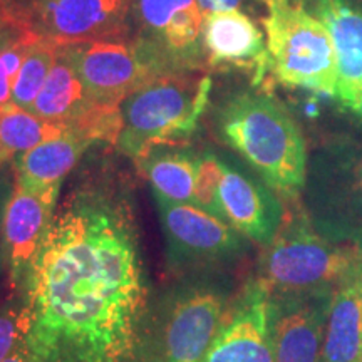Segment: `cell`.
<instances>
[{
    "label": "cell",
    "instance_id": "cell-21",
    "mask_svg": "<svg viewBox=\"0 0 362 362\" xmlns=\"http://www.w3.org/2000/svg\"><path fill=\"white\" fill-rule=\"evenodd\" d=\"M198 161L200 156L189 149L158 146L136 163L151 185L156 200L193 205Z\"/></svg>",
    "mask_w": 362,
    "mask_h": 362
},
{
    "label": "cell",
    "instance_id": "cell-3",
    "mask_svg": "<svg viewBox=\"0 0 362 362\" xmlns=\"http://www.w3.org/2000/svg\"><path fill=\"white\" fill-rule=\"evenodd\" d=\"M361 259L362 248L325 237L293 200L265 245L257 285L270 300L332 291Z\"/></svg>",
    "mask_w": 362,
    "mask_h": 362
},
{
    "label": "cell",
    "instance_id": "cell-1",
    "mask_svg": "<svg viewBox=\"0 0 362 362\" xmlns=\"http://www.w3.org/2000/svg\"><path fill=\"white\" fill-rule=\"evenodd\" d=\"M24 285L22 341L34 362H138L151 297L128 194L101 183L74 189Z\"/></svg>",
    "mask_w": 362,
    "mask_h": 362
},
{
    "label": "cell",
    "instance_id": "cell-15",
    "mask_svg": "<svg viewBox=\"0 0 362 362\" xmlns=\"http://www.w3.org/2000/svg\"><path fill=\"white\" fill-rule=\"evenodd\" d=\"M332 37L337 57L336 99L354 111L362 88V4L359 0H298Z\"/></svg>",
    "mask_w": 362,
    "mask_h": 362
},
{
    "label": "cell",
    "instance_id": "cell-11",
    "mask_svg": "<svg viewBox=\"0 0 362 362\" xmlns=\"http://www.w3.org/2000/svg\"><path fill=\"white\" fill-rule=\"evenodd\" d=\"M61 49L78 72L93 103L119 107L129 94L161 78L131 40L66 44Z\"/></svg>",
    "mask_w": 362,
    "mask_h": 362
},
{
    "label": "cell",
    "instance_id": "cell-31",
    "mask_svg": "<svg viewBox=\"0 0 362 362\" xmlns=\"http://www.w3.org/2000/svg\"><path fill=\"white\" fill-rule=\"evenodd\" d=\"M7 160H12V156H11V153L6 149V146H4L2 141H0V166H2Z\"/></svg>",
    "mask_w": 362,
    "mask_h": 362
},
{
    "label": "cell",
    "instance_id": "cell-22",
    "mask_svg": "<svg viewBox=\"0 0 362 362\" xmlns=\"http://www.w3.org/2000/svg\"><path fill=\"white\" fill-rule=\"evenodd\" d=\"M66 134L69 131L64 124L45 121L13 103L0 110V141L12 158Z\"/></svg>",
    "mask_w": 362,
    "mask_h": 362
},
{
    "label": "cell",
    "instance_id": "cell-25",
    "mask_svg": "<svg viewBox=\"0 0 362 362\" xmlns=\"http://www.w3.org/2000/svg\"><path fill=\"white\" fill-rule=\"evenodd\" d=\"M22 334V307H6L0 310V362L16 349Z\"/></svg>",
    "mask_w": 362,
    "mask_h": 362
},
{
    "label": "cell",
    "instance_id": "cell-28",
    "mask_svg": "<svg viewBox=\"0 0 362 362\" xmlns=\"http://www.w3.org/2000/svg\"><path fill=\"white\" fill-rule=\"evenodd\" d=\"M12 103V81L8 78L6 66L0 59V110Z\"/></svg>",
    "mask_w": 362,
    "mask_h": 362
},
{
    "label": "cell",
    "instance_id": "cell-2",
    "mask_svg": "<svg viewBox=\"0 0 362 362\" xmlns=\"http://www.w3.org/2000/svg\"><path fill=\"white\" fill-rule=\"evenodd\" d=\"M216 133L262 176L272 192L298 200L307 181L304 134L282 104L264 93L232 94L215 115Z\"/></svg>",
    "mask_w": 362,
    "mask_h": 362
},
{
    "label": "cell",
    "instance_id": "cell-18",
    "mask_svg": "<svg viewBox=\"0 0 362 362\" xmlns=\"http://www.w3.org/2000/svg\"><path fill=\"white\" fill-rule=\"evenodd\" d=\"M320 362H362V259L334 287Z\"/></svg>",
    "mask_w": 362,
    "mask_h": 362
},
{
    "label": "cell",
    "instance_id": "cell-24",
    "mask_svg": "<svg viewBox=\"0 0 362 362\" xmlns=\"http://www.w3.org/2000/svg\"><path fill=\"white\" fill-rule=\"evenodd\" d=\"M221 161L214 153H203L198 161L197 185H194L193 205L218 216V183L221 176ZM221 220V218H220Z\"/></svg>",
    "mask_w": 362,
    "mask_h": 362
},
{
    "label": "cell",
    "instance_id": "cell-6",
    "mask_svg": "<svg viewBox=\"0 0 362 362\" xmlns=\"http://www.w3.org/2000/svg\"><path fill=\"white\" fill-rule=\"evenodd\" d=\"M274 78L291 88H302L336 98L337 57L332 37L319 19L298 0H259Z\"/></svg>",
    "mask_w": 362,
    "mask_h": 362
},
{
    "label": "cell",
    "instance_id": "cell-8",
    "mask_svg": "<svg viewBox=\"0 0 362 362\" xmlns=\"http://www.w3.org/2000/svg\"><path fill=\"white\" fill-rule=\"evenodd\" d=\"M309 189L315 228L362 248V144L325 146L312 163Z\"/></svg>",
    "mask_w": 362,
    "mask_h": 362
},
{
    "label": "cell",
    "instance_id": "cell-4",
    "mask_svg": "<svg viewBox=\"0 0 362 362\" xmlns=\"http://www.w3.org/2000/svg\"><path fill=\"white\" fill-rule=\"evenodd\" d=\"M206 71L153 79L121 103L123 129L116 146L134 161L158 146H180L197 133L210 104Z\"/></svg>",
    "mask_w": 362,
    "mask_h": 362
},
{
    "label": "cell",
    "instance_id": "cell-26",
    "mask_svg": "<svg viewBox=\"0 0 362 362\" xmlns=\"http://www.w3.org/2000/svg\"><path fill=\"white\" fill-rule=\"evenodd\" d=\"M250 0H198L203 13L220 11H240Z\"/></svg>",
    "mask_w": 362,
    "mask_h": 362
},
{
    "label": "cell",
    "instance_id": "cell-12",
    "mask_svg": "<svg viewBox=\"0 0 362 362\" xmlns=\"http://www.w3.org/2000/svg\"><path fill=\"white\" fill-rule=\"evenodd\" d=\"M332 291L270 300L275 362H320Z\"/></svg>",
    "mask_w": 362,
    "mask_h": 362
},
{
    "label": "cell",
    "instance_id": "cell-30",
    "mask_svg": "<svg viewBox=\"0 0 362 362\" xmlns=\"http://www.w3.org/2000/svg\"><path fill=\"white\" fill-rule=\"evenodd\" d=\"M7 21H8V13L6 7V0H0V25L6 24Z\"/></svg>",
    "mask_w": 362,
    "mask_h": 362
},
{
    "label": "cell",
    "instance_id": "cell-17",
    "mask_svg": "<svg viewBox=\"0 0 362 362\" xmlns=\"http://www.w3.org/2000/svg\"><path fill=\"white\" fill-rule=\"evenodd\" d=\"M203 362H275L270 298L259 285L221 327Z\"/></svg>",
    "mask_w": 362,
    "mask_h": 362
},
{
    "label": "cell",
    "instance_id": "cell-20",
    "mask_svg": "<svg viewBox=\"0 0 362 362\" xmlns=\"http://www.w3.org/2000/svg\"><path fill=\"white\" fill-rule=\"evenodd\" d=\"M96 103L86 94L78 72L59 45L57 57L30 112L51 123L64 124L67 131Z\"/></svg>",
    "mask_w": 362,
    "mask_h": 362
},
{
    "label": "cell",
    "instance_id": "cell-16",
    "mask_svg": "<svg viewBox=\"0 0 362 362\" xmlns=\"http://www.w3.org/2000/svg\"><path fill=\"white\" fill-rule=\"evenodd\" d=\"M220 218L242 237L253 242H272L284 218V208L270 188L221 163L218 183Z\"/></svg>",
    "mask_w": 362,
    "mask_h": 362
},
{
    "label": "cell",
    "instance_id": "cell-32",
    "mask_svg": "<svg viewBox=\"0 0 362 362\" xmlns=\"http://www.w3.org/2000/svg\"><path fill=\"white\" fill-rule=\"evenodd\" d=\"M352 115H354L356 117H359V119L362 121V88H361V96H359V101H357L354 111H352Z\"/></svg>",
    "mask_w": 362,
    "mask_h": 362
},
{
    "label": "cell",
    "instance_id": "cell-13",
    "mask_svg": "<svg viewBox=\"0 0 362 362\" xmlns=\"http://www.w3.org/2000/svg\"><path fill=\"white\" fill-rule=\"evenodd\" d=\"M206 69H242L260 84L270 69L267 39L242 11H220L203 17Z\"/></svg>",
    "mask_w": 362,
    "mask_h": 362
},
{
    "label": "cell",
    "instance_id": "cell-27",
    "mask_svg": "<svg viewBox=\"0 0 362 362\" xmlns=\"http://www.w3.org/2000/svg\"><path fill=\"white\" fill-rule=\"evenodd\" d=\"M44 2H51V0H6L8 21H13L16 17H19L21 13H24L25 11H29V8Z\"/></svg>",
    "mask_w": 362,
    "mask_h": 362
},
{
    "label": "cell",
    "instance_id": "cell-7",
    "mask_svg": "<svg viewBox=\"0 0 362 362\" xmlns=\"http://www.w3.org/2000/svg\"><path fill=\"white\" fill-rule=\"evenodd\" d=\"M198 0H133L131 42L158 74L206 71Z\"/></svg>",
    "mask_w": 362,
    "mask_h": 362
},
{
    "label": "cell",
    "instance_id": "cell-9",
    "mask_svg": "<svg viewBox=\"0 0 362 362\" xmlns=\"http://www.w3.org/2000/svg\"><path fill=\"white\" fill-rule=\"evenodd\" d=\"M133 0H51L39 4L13 22L57 45L129 40Z\"/></svg>",
    "mask_w": 362,
    "mask_h": 362
},
{
    "label": "cell",
    "instance_id": "cell-5",
    "mask_svg": "<svg viewBox=\"0 0 362 362\" xmlns=\"http://www.w3.org/2000/svg\"><path fill=\"white\" fill-rule=\"evenodd\" d=\"M225 296L187 280L149 300L138 344V362H203L225 325Z\"/></svg>",
    "mask_w": 362,
    "mask_h": 362
},
{
    "label": "cell",
    "instance_id": "cell-10",
    "mask_svg": "<svg viewBox=\"0 0 362 362\" xmlns=\"http://www.w3.org/2000/svg\"><path fill=\"white\" fill-rule=\"evenodd\" d=\"M171 270H188L216 264L238 253L242 235L218 216L188 203L156 200Z\"/></svg>",
    "mask_w": 362,
    "mask_h": 362
},
{
    "label": "cell",
    "instance_id": "cell-29",
    "mask_svg": "<svg viewBox=\"0 0 362 362\" xmlns=\"http://www.w3.org/2000/svg\"><path fill=\"white\" fill-rule=\"evenodd\" d=\"M2 362H34V359L30 357L24 341L21 339V342L16 346V349H13Z\"/></svg>",
    "mask_w": 362,
    "mask_h": 362
},
{
    "label": "cell",
    "instance_id": "cell-19",
    "mask_svg": "<svg viewBox=\"0 0 362 362\" xmlns=\"http://www.w3.org/2000/svg\"><path fill=\"white\" fill-rule=\"evenodd\" d=\"M90 141L74 134L45 141L13 156L16 183L29 189L61 188L62 180L78 165Z\"/></svg>",
    "mask_w": 362,
    "mask_h": 362
},
{
    "label": "cell",
    "instance_id": "cell-23",
    "mask_svg": "<svg viewBox=\"0 0 362 362\" xmlns=\"http://www.w3.org/2000/svg\"><path fill=\"white\" fill-rule=\"evenodd\" d=\"M59 45L51 40L40 39L30 47L16 81L12 84V103L22 110L30 111L35 98L51 72L57 57Z\"/></svg>",
    "mask_w": 362,
    "mask_h": 362
},
{
    "label": "cell",
    "instance_id": "cell-14",
    "mask_svg": "<svg viewBox=\"0 0 362 362\" xmlns=\"http://www.w3.org/2000/svg\"><path fill=\"white\" fill-rule=\"evenodd\" d=\"M61 188L29 189L16 183L2 220V242L13 282L24 280L57 210Z\"/></svg>",
    "mask_w": 362,
    "mask_h": 362
}]
</instances>
